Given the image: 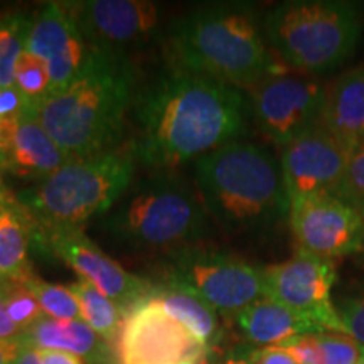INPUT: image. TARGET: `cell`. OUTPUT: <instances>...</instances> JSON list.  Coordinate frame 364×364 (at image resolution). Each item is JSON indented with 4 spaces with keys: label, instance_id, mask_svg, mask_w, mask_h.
Instances as JSON below:
<instances>
[{
    "label": "cell",
    "instance_id": "6da1fadb",
    "mask_svg": "<svg viewBox=\"0 0 364 364\" xmlns=\"http://www.w3.org/2000/svg\"><path fill=\"white\" fill-rule=\"evenodd\" d=\"M248 110L238 88L177 68L136 97V159L161 171L198 161L238 140Z\"/></svg>",
    "mask_w": 364,
    "mask_h": 364
},
{
    "label": "cell",
    "instance_id": "7a4b0ae2",
    "mask_svg": "<svg viewBox=\"0 0 364 364\" xmlns=\"http://www.w3.org/2000/svg\"><path fill=\"white\" fill-rule=\"evenodd\" d=\"M134 71L125 54L97 51L76 78L51 97L33 103V112L70 159L115 149L134 97Z\"/></svg>",
    "mask_w": 364,
    "mask_h": 364
},
{
    "label": "cell",
    "instance_id": "3957f363",
    "mask_svg": "<svg viewBox=\"0 0 364 364\" xmlns=\"http://www.w3.org/2000/svg\"><path fill=\"white\" fill-rule=\"evenodd\" d=\"M196 189L208 216L230 231H262L290 213L282 166L267 149L233 142L194 164Z\"/></svg>",
    "mask_w": 364,
    "mask_h": 364
},
{
    "label": "cell",
    "instance_id": "277c9868",
    "mask_svg": "<svg viewBox=\"0 0 364 364\" xmlns=\"http://www.w3.org/2000/svg\"><path fill=\"white\" fill-rule=\"evenodd\" d=\"M171 51L177 68L218 80L233 88H253L280 71L263 26L241 4H215L196 9L174 22Z\"/></svg>",
    "mask_w": 364,
    "mask_h": 364
},
{
    "label": "cell",
    "instance_id": "5b68a950",
    "mask_svg": "<svg viewBox=\"0 0 364 364\" xmlns=\"http://www.w3.org/2000/svg\"><path fill=\"white\" fill-rule=\"evenodd\" d=\"M135 144L98 156L71 159L56 172L17 194L36 225V240L81 231L91 218L108 213L135 174Z\"/></svg>",
    "mask_w": 364,
    "mask_h": 364
},
{
    "label": "cell",
    "instance_id": "8992f818",
    "mask_svg": "<svg viewBox=\"0 0 364 364\" xmlns=\"http://www.w3.org/2000/svg\"><path fill=\"white\" fill-rule=\"evenodd\" d=\"M107 231L136 252L191 250L208 228V213L198 189L171 174H159L129 188L115 203Z\"/></svg>",
    "mask_w": 364,
    "mask_h": 364
},
{
    "label": "cell",
    "instance_id": "52a82bcc",
    "mask_svg": "<svg viewBox=\"0 0 364 364\" xmlns=\"http://www.w3.org/2000/svg\"><path fill=\"white\" fill-rule=\"evenodd\" d=\"M267 43L285 66L318 76L344 65L361 36L359 9L341 0H289L263 21Z\"/></svg>",
    "mask_w": 364,
    "mask_h": 364
},
{
    "label": "cell",
    "instance_id": "ba28073f",
    "mask_svg": "<svg viewBox=\"0 0 364 364\" xmlns=\"http://www.w3.org/2000/svg\"><path fill=\"white\" fill-rule=\"evenodd\" d=\"M250 93L255 124L280 149L322 120L326 85L316 76L280 70L250 88Z\"/></svg>",
    "mask_w": 364,
    "mask_h": 364
},
{
    "label": "cell",
    "instance_id": "9c48e42d",
    "mask_svg": "<svg viewBox=\"0 0 364 364\" xmlns=\"http://www.w3.org/2000/svg\"><path fill=\"white\" fill-rule=\"evenodd\" d=\"M262 279L265 297L307 318L318 332L346 334L331 295L338 282L332 260L299 250L290 260L263 268Z\"/></svg>",
    "mask_w": 364,
    "mask_h": 364
},
{
    "label": "cell",
    "instance_id": "30bf717a",
    "mask_svg": "<svg viewBox=\"0 0 364 364\" xmlns=\"http://www.w3.org/2000/svg\"><path fill=\"white\" fill-rule=\"evenodd\" d=\"M167 280L189 287L218 314L230 317L263 297L262 270L213 250L191 248L177 255Z\"/></svg>",
    "mask_w": 364,
    "mask_h": 364
},
{
    "label": "cell",
    "instance_id": "8fae6325",
    "mask_svg": "<svg viewBox=\"0 0 364 364\" xmlns=\"http://www.w3.org/2000/svg\"><path fill=\"white\" fill-rule=\"evenodd\" d=\"M211 349L147 297L124 317L117 364H198Z\"/></svg>",
    "mask_w": 364,
    "mask_h": 364
},
{
    "label": "cell",
    "instance_id": "7c38bea8",
    "mask_svg": "<svg viewBox=\"0 0 364 364\" xmlns=\"http://www.w3.org/2000/svg\"><path fill=\"white\" fill-rule=\"evenodd\" d=\"M289 220L302 252L334 260L364 250V216L332 193L295 199Z\"/></svg>",
    "mask_w": 364,
    "mask_h": 364
},
{
    "label": "cell",
    "instance_id": "4fadbf2b",
    "mask_svg": "<svg viewBox=\"0 0 364 364\" xmlns=\"http://www.w3.org/2000/svg\"><path fill=\"white\" fill-rule=\"evenodd\" d=\"M351 144L318 122L282 149V174L290 203L316 194L334 193L348 169Z\"/></svg>",
    "mask_w": 364,
    "mask_h": 364
},
{
    "label": "cell",
    "instance_id": "5bb4252c",
    "mask_svg": "<svg viewBox=\"0 0 364 364\" xmlns=\"http://www.w3.org/2000/svg\"><path fill=\"white\" fill-rule=\"evenodd\" d=\"M90 51L76 17V4H46L33 17L26 53L48 68L51 76L49 97L65 90L76 78Z\"/></svg>",
    "mask_w": 364,
    "mask_h": 364
},
{
    "label": "cell",
    "instance_id": "9a60e30c",
    "mask_svg": "<svg viewBox=\"0 0 364 364\" xmlns=\"http://www.w3.org/2000/svg\"><path fill=\"white\" fill-rule=\"evenodd\" d=\"M90 49L125 54L156 34L161 9L145 0H91L76 6Z\"/></svg>",
    "mask_w": 364,
    "mask_h": 364
},
{
    "label": "cell",
    "instance_id": "2e32d148",
    "mask_svg": "<svg viewBox=\"0 0 364 364\" xmlns=\"http://www.w3.org/2000/svg\"><path fill=\"white\" fill-rule=\"evenodd\" d=\"M43 243L56 257L70 265L83 280L112 299L127 316L132 309L149 297L152 285L125 270L103 250L85 236L83 231H65L51 235Z\"/></svg>",
    "mask_w": 364,
    "mask_h": 364
},
{
    "label": "cell",
    "instance_id": "e0dca14e",
    "mask_svg": "<svg viewBox=\"0 0 364 364\" xmlns=\"http://www.w3.org/2000/svg\"><path fill=\"white\" fill-rule=\"evenodd\" d=\"M68 161L65 150L41 125L33 103L19 117L0 120V171L29 181H43Z\"/></svg>",
    "mask_w": 364,
    "mask_h": 364
},
{
    "label": "cell",
    "instance_id": "ac0fdd59",
    "mask_svg": "<svg viewBox=\"0 0 364 364\" xmlns=\"http://www.w3.org/2000/svg\"><path fill=\"white\" fill-rule=\"evenodd\" d=\"M19 343L34 349H54L76 354L88 364H108L110 344L100 338L83 318L58 321L43 316L22 332Z\"/></svg>",
    "mask_w": 364,
    "mask_h": 364
},
{
    "label": "cell",
    "instance_id": "d6986e66",
    "mask_svg": "<svg viewBox=\"0 0 364 364\" xmlns=\"http://www.w3.org/2000/svg\"><path fill=\"white\" fill-rule=\"evenodd\" d=\"M241 334L258 348H282L300 336L318 332L312 322L263 295L235 317Z\"/></svg>",
    "mask_w": 364,
    "mask_h": 364
},
{
    "label": "cell",
    "instance_id": "ffe728a7",
    "mask_svg": "<svg viewBox=\"0 0 364 364\" xmlns=\"http://www.w3.org/2000/svg\"><path fill=\"white\" fill-rule=\"evenodd\" d=\"M322 122L341 139L359 147L364 139V61L326 86Z\"/></svg>",
    "mask_w": 364,
    "mask_h": 364
},
{
    "label": "cell",
    "instance_id": "44dd1931",
    "mask_svg": "<svg viewBox=\"0 0 364 364\" xmlns=\"http://www.w3.org/2000/svg\"><path fill=\"white\" fill-rule=\"evenodd\" d=\"M36 225L22 203L9 191L0 211V282H26L34 275L29 250Z\"/></svg>",
    "mask_w": 364,
    "mask_h": 364
},
{
    "label": "cell",
    "instance_id": "7402d4cb",
    "mask_svg": "<svg viewBox=\"0 0 364 364\" xmlns=\"http://www.w3.org/2000/svg\"><path fill=\"white\" fill-rule=\"evenodd\" d=\"M149 297L156 300L164 311L188 327L194 336H198L209 349L215 348L220 341L221 327L218 312L193 289L166 280L161 285H152Z\"/></svg>",
    "mask_w": 364,
    "mask_h": 364
},
{
    "label": "cell",
    "instance_id": "603a6c76",
    "mask_svg": "<svg viewBox=\"0 0 364 364\" xmlns=\"http://www.w3.org/2000/svg\"><path fill=\"white\" fill-rule=\"evenodd\" d=\"M299 364H359L364 346L341 332H314L282 346Z\"/></svg>",
    "mask_w": 364,
    "mask_h": 364
},
{
    "label": "cell",
    "instance_id": "cb8c5ba5",
    "mask_svg": "<svg viewBox=\"0 0 364 364\" xmlns=\"http://www.w3.org/2000/svg\"><path fill=\"white\" fill-rule=\"evenodd\" d=\"M70 289L78 299L81 318L108 344L117 343L125 317L117 304L88 280L80 279Z\"/></svg>",
    "mask_w": 364,
    "mask_h": 364
},
{
    "label": "cell",
    "instance_id": "d4e9b609",
    "mask_svg": "<svg viewBox=\"0 0 364 364\" xmlns=\"http://www.w3.org/2000/svg\"><path fill=\"white\" fill-rule=\"evenodd\" d=\"M33 17L7 14L0 17V88L14 86V73L19 58L26 53Z\"/></svg>",
    "mask_w": 364,
    "mask_h": 364
},
{
    "label": "cell",
    "instance_id": "484cf974",
    "mask_svg": "<svg viewBox=\"0 0 364 364\" xmlns=\"http://www.w3.org/2000/svg\"><path fill=\"white\" fill-rule=\"evenodd\" d=\"M22 284L29 289V292L38 300L44 316L58 318V321H76V318H81L78 299L71 292L70 287L48 284V282L38 279L36 275L22 282Z\"/></svg>",
    "mask_w": 364,
    "mask_h": 364
},
{
    "label": "cell",
    "instance_id": "4316f807",
    "mask_svg": "<svg viewBox=\"0 0 364 364\" xmlns=\"http://www.w3.org/2000/svg\"><path fill=\"white\" fill-rule=\"evenodd\" d=\"M14 86H17L31 102H41L51 93V76L43 61L33 54L24 53L16 65Z\"/></svg>",
    "mask_w": 364,
    "mask_h": 364
},
{
    "label": "cell",
    "instance_id": "83f0119b",
    "mask_svg": "<svg viewBox=\"0 0 364 364\" xmlns=\"http://www.w3.org/2000/svg\"><path fill=\"white\" fill-rule=\"evenodd\" d=\"M4 290V299H6L7 311L11 314L12 321L16 322L17 327H21L22 332L29 329L38 318L44 316L43 309L36 300L29 289L21 282H0Z\"/></svg>",
    "mask_w": 364,
    "mask_h": 364
},
{
    "label": "cell",
    "instance_id": "f1b7e54d",
    "mask_svg": "<svg viewBox=\"0 0 364 364\" xmlns=\"http://www.w3.org/2000/svg\"><path fill=\"white\" fill-rule=\"evenodd\" d=\"M358 211L364 209V145L354 150L339 188L332 193Z\"/></svg>",
    "mask_w": 364,
    "mask_h": 364
},
{
    "label": "cell",
    "instance_id": "f546056e",
    "mask_svg": "<svg viewBox=\"0 0 364 364\" xmlns=\"http://www.w3.org/2000/svg\"><path fill=\"white\" fill-rule=\"evenodd\" d=\"M336 307H338L346 334L364 346V294L343 299Z\"/></svg>",
    "mask_w": 364,
    "mask_h": 364
},
{
    "label": "cell",
    "instance_id": "4dcf8cb0",
    "mask_svg": "<svg viewBox=\"0 0 364 364\" xmlns=\"http://www.w3.org/2000/svg\"><path fill=\"white\" fill-rule=\"evenodd\" d=\"M31 100H27L17 86L0 88V120L19 117L29 107Z\"/></svg>",
    "mask_w": 364,
    "mask_h": 364
},
{
    "label": "cell",
    "instance_id": "1f68e13d",
    "mask_svg": "<svg viewBox=\"0 0 364 364\" xmlns=\"http://www.w3.org/2000/svg\"><path fill=\"white\" fill-rule=\"evenodd\" d=\"M248 356L253 364H299L285 348H258Z\"/></svg>",
    "mask_w": 364,
    "mask_h": 364
},
{
    "label": "cell",
    "instance_id": "d6a6232c",
    "mask_svg": "<svg viewBox=\"0 0 364 364\" xmlns=\"http://www.w3.org/2000/svg\"><path fill=\"white\" fill-rule=\"evenodd\" d=\"M21 336L22 329L12 321L11 314L7 311L6 299H4L2 285H0V341H19Z\"/></svg>",
    "mask_w": 364,
    "mask_h": 364
},
{
    "label": "cell",
    "instance_id": "836d02e7",
    "mask_svg": "<svg viewBox=\"0 0 364 364\" xmlns=\"http://www.w3.org/2000/svg\"><path fill=\"white\" fill-rule=\"evenodd\" d=\"M39 354L41 364H86L83 359L76 354L54 351V349H36Z\"/></svg>",
    "mask_w": 364,
    "mask_h": 364
},
{
    "label": "cell",
    "instance_id": "e575fe53",
    "mask_svg": "<svg viewBox=\"0 0 364 364\" xmlns=\"http://www.w3.org/2000/svg\"><path fill=\"white\" fill-rule=\"evenodd\" d=\"M12 364H41V359H39L38 351H36L34 348L21 343V348L19 351H17L16 358H14Z\"/></svg>",
    "mask_w": 364,
    "mask_h": 364
},
{
    "label": "cell",
    "instance_id": "d590c367",
    "mask_svg": "<svg viewBox=\"0 0 364 364\" xmlns=\"http://www.w3.org/2000/svg\"><path fill=\"white\" fill-rule=\"evenodd\" d=\"M19 348V341H0V364H12Z\"/></svg>",
    "mask_w": 364,
    "mask_h": 364
},
{
    "label": "cell",
    "instance_id": "8d00e7d4",
    "mask_svg": "<svg viewBox=\"0 0 364 364\" xmlns=\"http://www.w3.org/2000/svg\"><path fill=\"white\" fill-rule=\"evenodd\" d=\"M221 364H253L250 356H233V358H228L225 363Z\"/></svg>",
    "mask_w": 364,
    "mask_h": 364
},
{
    "label": "cell",
    "instance_id": "74e56055",
    "mask_svg": "<svg viewBox=\"0 0 364 364\" xmlns=\"http://www.w3.org/2000/svg\"><path fill=\"white\" fill-rule=\"evenodd\" d=\"M7 193H9V189L6 188V184H4V182H0V211H2V206H4V201H6Z\"/></svg>",
    "mask_w": 364,
    "mask_h": 364
},
{
    "label": "cell",
    "instance_id": "f35d334b",
    "mask_svg": "<svg viewBox=\"0 0 364 364\" xmlns=\"http://www.w3.org/2000/svg\"><path fill=\"white\" fill-rule=\"evenodd\" d=\"M198 364H211V356H206L201 363H198Z\"/></svg>",
    "mask_w": 364,
    "mask_h": 364
},
{
    "label": "cell",
    "instance_id": "ab89813d",
    "mask_svg": "<svg viewBox=\"0 0 364 364\" xmlns=\"http://www.w3.org/2000/svg\"><path fill=\"white\" fill-rule=\"evenodd\" d=\"M359 364H364V356H363V359H361V361H359Z\"/></svg>",
    "mask_w": 364,
    "mask_h": 364
},
{
    "label": "cell",
    "instance_id": "60d3db41",
    "mask_svg": "<svg viewBox=\"0 0 364 364\" xmlns=\"http://www.w3.org/2000/svg\"><path fill=\"white\" fill-rule=\"evenodd\" d=\"M359 213H361V215H363V216H364V209H363V211H359Z\"/></svg>",
    "mask_w": 364,
    "mask_h": 364
},
{
    "label": "cell",
    "instance_id": "b9f144b4",
    "mask_svg": "<svg viewBox=\"0 0 364 364\" xmlns=\"http://www.w3.org/2000/svg\"><path fill=\"white\" fill-rule=\"evenodd\" d=\"M0 182H2V176H0Z\"/></svg>",
    "mask_w": 364,
    "mask_h": 364
},
{
    "label": "cell",
    "instance_id": "7bdbcfd3",
    "mask_svg": "<svg viewBox=\"0 0 364 364\" xmlns=\"http://www.w3.org/2000/svg\"><path fill=\"white\" fill-rule=\"evenodd\" d=\"M361 145H364V139H363V142H361Z\"/></svg>",
    "mask_w": 364,
    "mask_h": 364
},
{
    "label": "cell",
    "instance_id": "ee69618b",
    "mask_svg": "<svg viewBox=\"0 0 364 364\" xmlns=\"http://www.w3.org/2000/svg\"><path fill=\"white\" fill-rule=\"evenodd\" d=\"M0 176H2V171H0Z\"/></svg>",
    "mask_w": 364,
    "mask_h": 364
}]
</instances>
